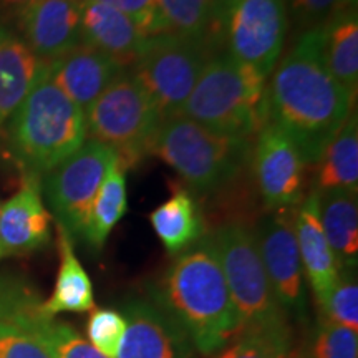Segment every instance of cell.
<instances>
[{
  "label": "cell",
  "instance_id": "cell-14",
  "mask_svg": "<svg viewBox=\"0 0 358 358\" xmlns=\"http://www.w3.org/2000/svg\"><path fill=\"white\" fill-rule=\"evenodd\" d=\"M52 216L43 204L42 178L24 174L19 191L0 206L3 256H24L50 243Z\"/></svg>",
  "mask_w": 358,
  "mask_h": 358
},
{
  "label": "cell",
  "instance_id": "cell-18",
  "mask_svg": "<svg viewBox=\"0 0 358 358\" xmlns=\"http://www.w3.org/2000/svg\"><path fill=\"white\" fill-rule=\"evenodd\" d=\"M146 38L141 27L123 12L95 0H82L80 43L106 53L129 69Z\"/></svg>",
  "mask_w": 358,
  "mask_h": 358
},
{
  "label": "cell",
  "instance_id": "cell-15",
  "mask_svg": "<svg viewBox=\"0 0 358 358\" xmlns=\"http://www.w3.org/2000/svg\"><path fill=\"white\" fill-rule=\"evenodd\" d=\"M124 66L96 48L80 43L64 55L47 62V73L83 111L123 73Z\"/></svg>",
  "mask_w": 358,
  "mask_h": 358
},
{
  "label": "cell",
  "instance_id": "cell-3",
  "mask_svg": "<svg viewBox=\"0 0 358 358\" xmlns=\"http://www.w3.org/2000/svg\"><path fill=\"white\" fill-rule=\"evenodd\" d=\"M87 141L85 111L52 82L45 66L7 123V145L24 174L43 178Z\"/></svg>",
  "mask_w": 358,
  "mask_h": 358
},
{
  "label": "cell",
  "instance_id": "cell-5",
  "mask_svg": "<svg viewBox=\"0 0 358 358\" xmlns=\"http://www.w3.org/2000/svg\"><path fill=\"white\" fill-rule=\"evenodd\" d=\"M252 140L227 136L181 115L161 122L151 153L171 166L199 194L231 187L248 168Z\"/></svg>",
  "mask_w": 358,
  "mask_h": 358
},
{
  "label": "cell",
  "instance_id": "cell-17",
  "mask_svg": "<svg viewBox=\"0 0 358 358\" xmlns=\"http://www.w3.org/2000/svg\"><path fill=\"white\" fill-rule=\"evenodd\" d=\"M292 224L303 275L315 301L320 302L338 280L340 267L320 224V194L312 189L292 209Z\"/></svg>",
  "mask_w": 358,
  "mask_h": 358
},
{
  "label": "cell",
  "instance_id": "cell-25",
  "mask_svg": "<svg viewBox=\"0 0 358 358\" xmlns=\"http://www.w3.org/2000/svg\"><path fill=\"white\" fill-rule=\"evenodd\" d=\"M150 222L161 244L173 256L194 245L204 236V221L191 192L174 187L166 203L150 214Z\"/></svg>",
  "mask_w": 358,
  "mask_h": 358
},
{
  "label": "cell",
  "instance_id": "cell-30",
  "mask_svg": "<svg viewBox=\"0 0 358 358\" xmlns=\"http://www.w3.org/2000/svg\"><path fill=\"white\" fill-rule=\"evenodd\" d=\"M292 350V332L252 330L243 332L214 358H287Z\"/></svg>",
  "mask_w": 358,
  "mask_h": 358
},
{
  "label": "cell",
  "instance_id": "cell-22",
  "mask_svg": "<svg viewBox=\"0 0 358 358\" xmlns=\"http://www.w3.org/2000/svg\"><path fill=\"white\" fill-rule=\"evenodd\" d=\"M320 194V224L337 264L355 271L358 262L357 191L335 189Z\"/></svg>",
  "mask_w": 358,
  "mask_h": 358
},
{
  "label": "cell",
  "instance_id": "cell-28",
  "mask_svg": "<svg viewBox=\"0 0 358 358\" xmlns=\"http://www.w3.org/2000/svg\"><path fill=\"white\" fill-rule=\"evenodd\" d=\"M19 277L0 275V358H52L19 306Z\"/></svg>",
  "mask_w": 358,
  "mask_h": 358
},
{
  "label": "cell",
  "instance_id": "cell-31",
  "mask_svg": "<svg viewBox=\"0 0 358 358\" xmlns=\"http://www.w3.org/2000/svg\"><path fill=\"white\" fill-rule=\"evenodd\" d=\"M306 355L307 358H358V332L319 319Z\"/></svg>",
  "mask_w": 358,
  "mask_h": 358
},
{
  "label": "cell",
  "instance_id": "cell-7",
  "mask_svg": "<svg viewBox=\"0 0 358 358\" xmlns=\"http://www.w3.org/2000/svg\"><path fill=\"white\" fill-rule=\"evenodd\" d=\"M87 136L108 145L131 168L151 153L163 115L150 93L124 70L85 111Z\"/></svg>",
  "mask_w": 358,
  "mask_h": 358
},
{
  "label": "cell",
  "instance_id": "cell-34",
  "mask_svg": "<svg viewBox=\"0 0 358 358\" xmlns=\"http://www.w3.org/2000/svg\"><path fill=\"white\" fill-rule=\"evenodd\" d=\"M95 2L105 3L123 12L129 19H133L141 27L143 32L150 37V29L153 24L156 0H95Z\"/></svg>",
  "mask_w": 358,
  "mask_h": 358
},
{
  "label": "cell",
  "instance_id": "cell-4",
  "mask_svg": "<svg viewBox=\"0 0 358 358\" xmlns=\"http://www.w3.org/2000/svg\"><path fill=\"white\" fill-rule=\"evenodd\" d=\"M178 115L216 133L254 140L268 123L267 78L219 52L209 58Z\"/></svg>",
  "mask_w": 358,
  "mask_h": 358
},
{
  "label": "cell",
  "instance_id": "cell-32",
  "mask_svg": "<svg viewBox=\"0 0 358 358\" xmlns=\"http://www.w3.org/2000/svg\"><path fill=\"white\" fill-rule=\"evenodd\" d=\"M127 322L122 312L111 308H96L90 315L87 324L88 342L96 348L101 355L115 358L122 343Z\"/></svg>",
  "mask_w": 358,
  "mask_h": 358
},
{
  "label": "cell",
  "instance_id": "cell-23",
  "mask_svg": "<svg viewBox=\"0 0 358 358\" xmlns=\"http://www.w3.org/2000/svg\"><path fill=\"white\" fill-rule=\"evenodd\" d=\"M58 249H60V267L53 292L47 301H42V312L48 317H55L64 312H90L95 308L93 285L90 275L71 244V237L64 227L58 226Z\"/></svg>",
  "mask_w": 358,
  "mask_h": 358
},
{
  "label": "cell",
  "instance_id": "cell-19",
  "mask_svg": "<svg viewBox=\"0 0 358 358\" xmlns=\"http://www.w3.org/2000/svg\"><path fill=\"white\" fill-rule=\"evenodd\" d=\"M45 66L47 62L40 60L20 35L0 25V129L10 122Z\"/></svg>",
  "mask_w": 358,
  "mask_h": 358
},
{
  "label": "cell",
  "instance_id": "cell-33",
  "mask_svg": "<svg viewBox=\"0 0 358 358\" xmlns=\"http://www.w3.org/2000/svg\"><path fill=\"white\" fill-rule=\"evenodd\" d=\"M287 13L299 30L315 29L325 24L338 7L345 6L343 0H284Z\"/></svg>",
  "mask_w": 358,
  "mask_h": 358
},
{
  "label": "cell",
  "instance_id": "cell-6",
  "mask_svg": "<svg viewBox=\"0 0 358 358\" xmlns=\"http://www.w3.org/2000/svg\"><path fill=\"white\" fill-rule=\"evenodd\" d=\"M211 241L239 317V334L290 332L287 317L268 284L254 231L245 224L226 222L214 231Z\"/></svg>",
  "mask_w": 358,
  "mask_h": 358
},
{
  "label": "cell",
  "instance_id": "cell-13",
  "mask_svg": "<svg viewBox=\"0 0 358 358\" xmlns=\"http://www.w3.org/2000/svg\"><path fill=\"white\" fill-rule=\"evenodd\" d=\"M122 315L127 330L115 358H198L185 330L153 299H128Z\"/></svg>",
  "mask_w": 358,
  "mask_h": 358
},
{
  "label": "cell",
  "instance_id": "cell-1",
  "mask_svg": "<svg viewBox=\"0 0 358 358\" xmlns=\"http://www.w3.org/2000/svg\"><path fill=\"white\" fill-rule=\"evenodd\" d=\"M355 98L327 69L320 27L306 30L272 70L267 85V115L301 151L307 166L347 122Z\"/></svg>",
  "mask_w": 358,
  "mask_h": 358
},
{
  "label": "cell",
  "instance_id": "cell-24",
  "mask_svg": "<svg viewBox=\"0 0 358 358\" xmlns=\"http://www.w3.org/2000/svg\"><path fill=\"white\" fill-rule=\"evenodd\" d=\"M219 0H156L150 35L168 34L204 40L216 47Z\"/></svg>",
  "mask_w": 358,
  "mask_h": 358
},
{
  "label": "cell",
  "instance_id": "cell-16",
  "mask_svg": "<svg viewBox=\"0 0 358 358\" xmlns=\"http://www.w3.org/2000/svg\"><path fill=\"white\" fill-rule=\"evenodd\" d=\"M82 0H34L20 17V37L40 60L50 62L80 45Z\"/></svg>",
  "mask_w": 358,
  "mask_h": 358
},
{
  "label": "cell",
  "instance_id": "cell-26",
  "mask_svg": "<svg viewBox=\"0 0 358 358\" xmlns=\"http://www.w3.org/2000/svg\"><path fill=\"white\" fill-rule=\"evenodd\" d=\"M315 189L357 191L358 187V118L353 110L347 122L325 146L315 163Z\"/></svg>",
  "mask_w": 358,
  "mask_h": 358
},
{
  "label": "cell",
  "instance_id": "cell-36",
  "mask_svg": "<svg viewBox=\"0 0 358 358\" xmlns=\"http://www.w3.org/2000/svg\"><path fill=\"white\" fill-rule=\"evenodd\" d=\"M287 358H307V355H306V350H302V348L299 350L297 348V350H290Z\"/></svg>",
  "mask_w": 358,
  "mask_h": 358
},
{
  "label": "cell",
  "instance_id": "cell-20",
  "mask_svg": "<svg viewBox=\"0 0 358 358\" xmlns=\"http://www.w3.org/2000/svg\"><path fill=\"white\" fill-rule=\"evenodd\" d=\"M320 43L327 69L335 80L357 96L358 17L357 6H342L320 25Z\"/></svg>",
  "mask_w": 358,
  "mask_h": 358
},
{
  "label": "cell",
  "instance_id": "cell-27",
  "mask_svg": "<svg viewBox=\"0 0 358 358\" xmlns=\"http://www.w3.org/2000/svg\"><path fill=\"white\" fill-rule=\"evenodd\" d=\"M127 169L128 168L120 158L111 164L90 208L87 222L80 237L95 250L103 249L111 231L128 211Z\"/></svg>",
  "mask_w": 358,
  "mask_h": 358
},
{
  "label": "cell",
  "instance_id": "cell-11",
  "mask_svg": "<svg viewBox=\"0 0 358 358\" xmlns=\"http://www.w3.org/2000/svg\"><path fill=\"white\" fill-rule=\"evenodd\" d=\"M256 244L272 292L287 320L308 322V294L306 275L295 241L292 209L271 211L257 224Z\"/></svg>",
  "mask_w": 358,
  "mask_h": 358
},
{
  "label": "cell",
  "instance_id": "cell-38",
  "mask_svg": "<svg viewBox=\"0 0 358 358\" xmlns=\"http://www.w3.org/2000/svg\"><path fill=\"white\" fill-rule=\"evenodd\" d=\"M3 257V250H2V243H0V259Z\"/></svg>",
  "mask_w": 358,
  "mask_h": 358
},
{
  "label": "cell",
  "instance_id": "cell-9",
  "mask_svg": "<svg viewBox=\"0 0 358 358\" xmlns=\"http://www.w3.org/2000/svg\"><path fill=\"white\" fill-rule=\"evenodd\" d=\"M289 13L284 0H219V50L271 77L280 60Z\"/></svg>",
  "mask_w": 358,
  "mask_h": 358
},
{
  "label": "cell",
  "instance_id": "cell-21",
  "mask_svg": "<svg viewBox=\"0 0 358 358\" xmlns=\"http://www.w3.org/2000/svg\"><path fill=\"white\" fill-rule=\"evenodd\" d=\"M19 306L27 325L50 352L52 358H108L101 355L73 327L45 315L42 299L25 280H20Z\"/></svg>",
  "mask_w": 358,
  "mask_h": 358
},
{
  "label": "cell",
  "instance_id": "cell-2",
  "mask_svg": "<svg viewBox=\"0 0 358 358\" xmlns=\"http://www.w3.org/2000/svg\"><path fill=\"white\" fill-rule=\"evenodd\" d=\"M150 299L178 322L204 357L216 355L241 332L211 236L178 254L150 290Z\"/></svg>",
  "mask_w": 358,
  "mask_h": 358
},
{
  "label": "cell",
  "instance_id": "cell-8",
  "mask_svg": "<svg viewBox=\"0 0 358 358\" xmlns=\"http://www.w3.org/2000/svg\"><path fill=\"white\" fill-rule=\"evenodd\" d=\"M219 53L204 40L150 35L128 71L150 93L164 118L178 115L209 58Z\"/></svg>",
  "mask_w": 358,
  "mask_h": 358
},
{
  "label": "cell",
  "instance_id": "cell-37",
  "mask_svg": "<svg viewBox=\"0 0 358 358\" xmlns=\"http://www.w3.org/2000/svg\"><path fill=\"white\" fill-rule=\"evenodd\" d=\"M345 6H357V0H343Z\"/></svg>",
  "mask_w": 358,
  "mask_h": 358
},
{
  "label": "cell",
  "instance_id": "cell-29",
  "mask_svg": "<svg viewBox=\"0 0 358 358\" xmlns=\"http://www.w3.org/2000/svg\"><path fill=\"white\" fill-rule=\"evenodd\" d=\"M320 320L358 332V284L353 268H342L324 301L317 302Z\"/></svg>",
  "mask_w": 358,
  "mask_h": 358
},
{
  "label": "cell",
  "instance_id": "cell-35",
  "mask_svg": "<svg viewBox=\"0 0 358 358\" xmlns=\"http://www.w3.org/2000/svg\"><path fill=\"white\" fill-rule=\"evenodd\" d=\"M34 3V0H0V22L6 24V22L17 20L24 12Z\"/></svg>",
  "mask_w": 358,
  "mask_h": 358
},
{
  "label": "cell",
  "instance_id": "cell-12",
  "mask_svg": "<svg viewBox=\"0 0 358 358\" xmlns=\"http://www.w3.org/2000/svg\"><path fill=\"white\" fill-rule=\"evenodd\" d=\"M249 168L268 211L294 209L303 201L307 163L287 134L272 123L254 138Z\"/></svg>",
  "mask_w": 358,
  "mask_h": 358
},
{
  "label": "cell",
  "instance_id": "cell-10",
  "mask_svg": "<svg viewBox=\"0 0 358 358\" xmlns=\"http://www.w3.org/2000/svg\"><path fill=\"white\" fill-rule=\"evenodd\" d=\"M120 156L100 141H85L80 150L42 178V194L58 226L70 237L82 236L90 208L111 164Z\"/></svg>",
  "mask_w": 358,
  "mask_h": 358
}]
</instances>
